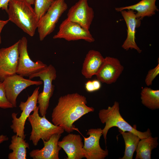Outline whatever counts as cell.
<instances>
[{"label": "cell", "mask_w": 159, "mask_h": 159, "mask_svg": "<svg viewBox=\"0 0 159 159\" xmlns=\"http://www.w3.org/2000/svg\"><path fill=\"white\" fill-rule=\"evenodd\" d=\"M124 139L125 149L124 154L121 159H132L138 143L141 139L137 135L130 132H123L118 129Z\"/></svg>", "instance_id": "7402d4cb"}, {"label": "cell", "mask_w": 159, "mask_h": 159, "mask_svg": "<svg viewBox=\"0 0 159 159\" xmlns=\"http://www.w3.org/2000/svg\"><path fill=\"white\" fill-rule=\"evenodd\" d=\"M39 89V87H37L26 102H20L19 107L22 112L20 117H17V113L13 112L11 114L12 120V124L10 126L11 128L14 133L24 139L26 137L24 131L26 121L31 112L37 106Z\"/></svg>", "instance_id": "52a82bcc"}, {"label": "cell", "mask_w": 159, "mask_h": 159, "mask_svg": "<svg viewBox=\"0 0 159 159\" xmlns=\"http://www.w3.org/2000/svg\"><path fill=\"white\" fill-rule=\"evenodd\" d=\"M54 0H35L34 10L39 19L46 12Z\"/></svg>", "instance_id": "cb8c5ba5"}, {"label": "cell", "mask_w": 159, "mask_h": 159, "mask_svg": "<svg viewBox=\"0 0 159 159\" xmlns=\"http://www.w3.org/2000/svg\"><path fill=\"white\" fill-rule=\"evenodd\" d=\"M157 137H153L151 135L141 139L135 150V159H150L151 152L158 145Z\"/></svg>", "instance_id": "44dd1931"}, {"label": "cell", "mask_w": 159, "mask_h": 159, "mask_svg": "<svg viewBox=\"0 0 159 159\" xmlns=\"http://www.w3.org/2000/svg\"><path fill=\"white\" fill-rule=\"evenodd\" d=\"M32 130L29 137L35 146H37L40 139L47 141L55 134H62L64 131L62 127L56 125L49 122L45 116H40L39 114V108L37 106L28 118Z\"/></svg>", "instance_id": "277c9868"}, {"label": "cell", "mask_w": 159, "mask_h": 159, "mask_svg": "<svg viewBox=\"0 0 159 159\" xmlns=\"http://www.w3.org/2000/svg\"><path fill=\"white\" fill-rule=\"evenodd\" d=\"M126 24L127 35L122 47L127 51L129 49H134L140 53L142 50L137 46L135 41L136 29L140 27L141 21L136 17L134 11L132 10H123L120 11Z\"/></svg>", "instance_id": "9a60e30c"}, {"label": "cell", "mask_w": 159, "mask_h": 159, "mask_svg": "<svg viewBox=\"0 0 159 159\" xmlns=\"http://www.w3.org/2000/svg\"><path fill=\"white\" fill-rule=\"evenodd\" d=\"M2 82L7 99L13 107H16L17 98L23 90L31 85L43 84L42 81L26 79L16 73L5 77Z\"/></svg>", "instance_id": "9c48e42d"}, {"label": "cell", "mask_w": 159, "mask_h": 159, "mask_svg": "<svg viewBox=\"0 0 159 159\" xmlns=\"http://www.w3.org/2000/svg\"><path fill=\"white\" fill-rule=\"evenodd\" d=\"M19 42L0 49V80L16 74L19 58Z\"/></svg>", "instance_id": "7c38bea8"}, {"label": "cell", "mask_w": 159, "mask_h": 159, "mask_svg": "<svg viewBox=\"0 0 159 159\" xmlns=\"http://www.w3.org/2000/svg\"><path fill=\"white\" fill-rule=\"evenodd\" d=\"M67 8L65 0H54L39 21L37 28L40 41L43 40L54 31L60 17Z\"/></svg>", "instance_id": "8992f818"}, {"label": "cell", "mask_w": 159, "mask_h": 159, "mask_svg": "<svg viewBox=\"0 0 159 159\" xmlns=\"http://www.w3.org/2000/svg\"><path fill=\"white\" fill-rule=\"evenodd\" d=\"M101 87V82L98 80H89L85 85L86 90L88 92H92L100 90Z\"/></svg>", "instance_id": "4316f807"}, {"label": "cell", "mask_w": 159, "mask_h": 159, "mask_svg": "<svg viewBox=\"0 0 159 159\" xmlns=\"http://www.w3.org/2000/svg\"><path fill=\"white\" fill-rule=\"evenodd\" d=\"M105 58L99 51L91 50L87 54L82 65L81 72L86 78L96 75L102 64Z\"/></svg>", "instance_id": "ac0fdd59"}, {"label": "cell", "mask_w": 159, "mask_h": 159, "mask_svg": "<svg viewBox=\"0 0 159 159\" xmlns=\"http://www.w3.org/2000/svg\"><path fill=\"white\" fill-rule=\"evenodd\" d=\"M87 103L86 97L77 93L61 96L53 110L52 122L68 133L76 130L73 123L85 114L94 111Z\"/></svg>", "instance_id": "6da1fadb"}, {"label": "cell", "mask_w": 159, "mask_h": 159, "mask_svg": "<svg viewBox=\"0 0 159 159\" xmlns=\"http://www.w3.org/2000/svg\"><path fill=\"white\" fill-rule=\"evenodd\" d=\"M35 77H39L44 84L43 91L39 94L37 98L39 112L41 116H43L47 114L50 100L54 92V86L52 82L56 78V71L53 65L50 64L45 68L30 75L29 78L31 79Z\"/></svg>", "instance_id": "5b68a950"}, {"label": "cell", "mask_w": 159, "mask_h": 159, "mask_svg": "<svg viewBox=\"0 0 159 159\" xmlns=\"http://www.w3.org/2000/svg\"><path fill=\"white\" fill-rule=\"evenodd\" d=\"M10 0H0V9L5 10L6 12Z\"/></svg>", "instance_id": "83f0119b"}, {"label": "cell", "mask_w": 159, "mask_h": 159, "mask_svg": "<svg viewBox=\"0 0 159 159\" xmlns=\"http://www.w3.org/2000/svg\"><path fill=\"white\" fill-rule=\"evenodd\" d=\"M9 21V19L6 20H0V44L1 43V33L3 28L4 26Z\"/></svg>", "instance_id": "f1b7e54d"}, {"label": "cell", "mask_w": 159, "mask_h": 159, "mask_svg": "<svg viewBox=\"0 0 159 159\" xmlns=\"http://www.w3.org/2000/svg\"><path fill=\"white\" fill-rule=\"evenodd\" d=\"M119 104L115 101L112 106H109L107 109L100 110L99 117L101 122L105 123V126L102 129V134L106 144L107 135L109 130L112 127H116L123 132H130L137 135L140 139L146 138L151 135L149 129L146 131L142 132L138 130L135 125L131 126L122 117L120 112Z\"/></svg>", "instance_id": "3957f363"}, {"label": "cell", "mask_w": 159, "mask_h": 159, "mask_svg": "<svg viewBox=\"0 0 159 159\" xmlns=\"http://www.w3.org/2000/svg\"><path fill=\"white\" fill-rule=\"evenodd\" d=\"M19 58L16 73L23 77L30 75L45 68L47 65L41 61H33L27 50V40L24 37L19 41Z\"/></svg>", "instance_id": "ba28073f"}, {"label": "cell", "mask_w": 159, "mask_h": 159, "mask_svg": "<svg viewBox=\"0 0 159 159\" xmlns=\"http://www.w3.org/2000/svg\"><path fill=\"white\" fill-rule=\"evenodd\" d=\"M58 145L66 153L67 159H81L84 158L82 148L84 144L80 135L69 133L64 136Z\"/></svg>", "instance_id": "2e32d148"}, {"label": "cell", "mask_w": 159, "mask_h": 159, "mask_svg": "<svg viewBox=\"0 0 159 159\" xmlns=\"http://www.w3.org/2000/svg\"><path fill=\"white\" fill-rule=\"evenodd\" d=\"M61 134L52 135L47 141H43V147L32 150L30 157L33 159H59V152L62 148L58 145Z\"/></svg>", "instance_id": "e0dca14e"}, {"label": "cell", "mask_w": 159, "mask_h": 159, "mask_svg": "<svg viewBox=\"0 0 159 159\" xmlns=\"http://www.w3.org/2000/svg\"><path fill=\"white\" fill-rule=\"evenodd\" d=\"M8 139V137L6 135H0V144L4 141H7Z\"/></svg>", "instance_id": "f546056e"}, {"label": "cell", "mask_w": 159, "mask_h": 159, "mask_svg": "<svg viewBox=\"0 0 159 159\" xmlns=\"http://www.w3.org/2000/svg\"><path fill=\"white\" fill-rule=\"evenodd\" d=\"M53 38L63 39L68 41L82 39L90 43L95 41L89 30L85 29L67 18L60 24L59 31Z\"/></svg>", "instance_id": "30bf717a"}, {"label": "cell", "mask_w": 159, "mask_h": 159, "mask_svg": "<svg viewBox=\"0 0 159 159\" xmlns=\"http://www.w3.org/2000/svg\"><path fill=\"white\" fill-rule=\"evenodd\" d=\"M156 0H142L138 3L130 6L115 8L117 11H120L124 10H135L136 18L141 20L146 16H151L158 11L157 6L155 5Z\"/></svg>", "instance_id": "d6986e66"}, {"label": "cell", "mask_w": 159, "mask_h": 159, "mask_svg": "<svg viewBox=\"0 0 159 159\" xmlns=\"http://www.w3.org/2000/svg\"><path fill=\"white\" fill-rule=\"evenodd\" d=\"M87 135L89 136L84 137V144L82 150L84 158L87 159H104L108 155V150L102 149L100 145V140L102 135L101 128L88 130Z\"/></svg>", "instance_id": "8fae6325"}, {"label": "cell", "mask_w": 159, "mask_h": 159, "mask_svg": "<svg viewBox=\"0 0 159 159\" xmlns=\"http://www.w3.org/2000/svg\"><path fill=\"white\" fill-rule=\"evenodd\" d=\"M142 104L148 108L155 110L159 108V90L147 87L142 89L141 92Z\"/></svg>", "instance_id": "603a6c76"}, {"label": "cell", "mask_w": 159, "mask_h": 159, "mask_svg": "<svg viewBox=\"0 0 159 159\" xmlns=\"http://www.w3.org/2000/svg\"><path fill=\"white\" fill-rule=\"evenodd\" d=\"M31 5L26 0H10L6 12L9 21L33 37L37 28L39 20Z\"/></svg>", "instance_id": "7a4b0ae2"}, {"label": "cell", "mask_w": 159, "mask_h": 159, "mask_svg": "<svg viewBox=\"0 0 159 159\" xmlns=\"http://www.w3.org/2000/svg\"><path fill=\"white\" fill-rule=\"evenodd\" d=\"M94 17V11L88 5V0H79L69 9L67 18L89 30Z\"/></svg>", "instance_id": "4fadbf2b"}, {"label": "cell", "mask_w": 159, "mask_h": 159, "mask_svg": "<svg viewBox=\"0 0 159 159\" xmlns=\"http://www.w3.org/2000/svg\"><path fill=\"white\" fill-rule=\"evenodd\" d=\"M26 1L31 5L34 4L35 0H26Z\"/></svg>", "instance_id": "4dcf8cb0"}, {"label": "cell", "mask_w": 159, "mask_h": 159, "mask_svg": "<svg viewBox=\"0 0 159 159\" xmlns=\"http://www.w3.org/2000/svg\"><path fill=\"white\" fill-rule=\"evenodd\" d=\"M159 74V63L153 69L149 70L146 77L145 82L147 86L152 85L154 80Z\"/></svg>", "instance_id": "484cf974"}, {"label": "cell", "mask_w": 159, "mask_h": 159, "mask_svg": "<svg viewBox=\"0 0 159 159\" xmlns=\"http://www.w3.org/2000/svg\"><path fill=\"white\" fill-rule=\"evenodd\" d=\"M123 69V66L117 59L106 57L96 76L101 82L110 84L116 82Z\"/></svg>", "instance_id": "5bb4252c"}, {"label": "cell", "mask_w": 159, "mask_h": 159, "mask_svg": "<svg viewBox=\"0 0 159 159\" xmlns=\"http://www.w3.org/2000/svg\"><path fill=\"white\" fill-rule=\"evenodd\" d=\"M0 107L3 109L13 107L7 99L2 82H0Z\"/></svg>", "instance_id": "d4e9b609"}, {"label": "cell", "mask_w": 159, "mask_h": 159, "mask_svg": "<svg viewBox=\"0 0 159 159\" xmlns=\"http://www.w3.org/2000/svg\"><path fill=\"white\" fill-rule=\"evenodd\" d=\"M29 143L24 139L15 134L12 136L9 148L12 152L8 155L9 159H26V148L29 149Z\"/></svg>", "instance_id": "ffe728a7"}]
</instances>
